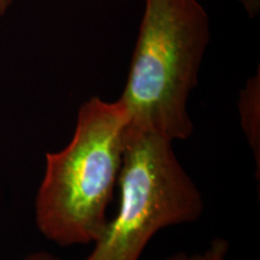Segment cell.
Returning <instances> with one entry per match:
<instances>
[{
	"label": "cell",
	"instance_id": "cell-7",
	"mask_svg": "<svg viewBox=\"0 0 260 260\" xmlns=\"http://www.w3.org/2000/svg\"><path fill=\"white\" fill-rule=\"evenodd\" d=\"M22 260H60V259L57 258L56 255H53L50 252L40 251V252L30 253V254L24 256Z\"/></svg>",
	"mask_w": 260,
	"mask_h": 260
},
{
	"label": "cell",
	"instance_id": "cell-4",
	"mask_svg": "<svg viewBox=\"0 0 260 260\" xmlns=\"http://www.w3.org/2000/svg\"><path fill=\"white\" fill-rule=\"evenodd\" d=\"M239 110L241 125L246 139L256 158V168L260 161V71L247 80L246 86L240 93Z\"/></svg>",
	"mask_w": 260,
	"mask_h": 260
},
{
	"label": "cell",
	"instance_id": "cell-2",
	"mask_svg": "<svg viewBox=\"0 0 260 260\" xmlns=\"http://www.w3.org/2000/svg\"><path fill=\"white\" fill-rule=\"evenodd\" d=\"M209 41V15L199 0H145L128 77L117 99L130 126L172 142L190 138L188 99Z\"/></svg>",
	"mask_w": 260,
	"mask_h": 260
},
{
	"label": "cell",
	"instance_id": "cell-1",
	"mask_svg": "<svg viewBox=\"0 0 260 260\" xmlns=\"http://www.w3.org/2000/svg\"><path fill=\"white\" fill-rule=\"evenodd\" d=\"M129 117L118 100L92 96L80 106L70 142L46 153L35 199L40 233L60 247L94 243L107 223L118 182Z\"/></svg>",
	"mask_w": 260,
	"mask_h": 260
},
{
	"label": "cell",
	"instance_id": "cell-6",
	"mask_svg": "<svg viewBox=\"0 0 260 260\" xmlns=\"http://www.w3.org/2000/svg\"><path fill=\"white\" fill-rule=\"evenodd\" d=\"M251 18H254L260 12V0H237Z\"/></svg>",
	"mask_w": 260,
	"mask_h": 260
},
{
	"label": "cell",
	"instance_id": "cell-5",
	"mask_svg": "<svg viewBox=\"0 0 260 260\" xmlns=\"http://www.w3.org/2000/svg\"><path fill=\"white\" fill-rule=\"evenodd\" d=\"M229 242L224 239H214L203 252H176L164 260H228Z\"/></svg>",
	"mask_w": 260,
	"mask_h": 260
},
{
	"label": "cell",
	"instance_id": "cell-8",
	"mask_svg": "<svg viewBox=\"0 0 260 260\" xmlns=\"http://www.w3.org/2000/svg\"><path fill=\"white\" fill-rule=\"evenodd\" d=\"M14 0H0V16H3L8 11Z\"/></svg>",
	"mask_w": 260,
	"mask_h": 260
},
{
	"label": "cell",
	"instance_id": "cell-3",
	"mask_svg": "<svg viewBox=\"0 0 260 260\" xmlns=\"http://www.w3.org/2000/svg\"><path fill=\"white\" fill-rule=\"evenodd\" d=\"M119 206L86 260H140L159 230L193 223L204 199L178 160L172 141L128 126L119 171Z\"/></svg>",
	"mask_w": 260,
	"mask_h": 260
}]
</instances>
